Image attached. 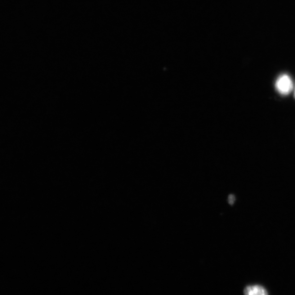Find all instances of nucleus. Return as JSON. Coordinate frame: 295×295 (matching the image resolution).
<instances>
[{"label": "nucleus", "instance_id": "nucleus-1", "mask_svg": "<svg viewBox=\"0 0 295 295\" xmlns=\"http://www.w3.org/2000/svg\"><path fill=\"white\" fill-rule=\"evenodd\" d=\"M275 88L277 92L281 95H288L294 89L293 80L287 74H280L277 79Z\"/></svg>", "mask_w": 295, "mask_h": 295}, {"label": "nucleus", "instance_id": "nucleus-3", "mask_svg": "<svg viewBox=\"0 0 295 295\" xmlns=\"http://www.w3.org/2000/svg\"><path fill=\"white\" fill-rule=\"evenodd\" d=\"M235 198L233 195H230L228 198V201L230 204H233L235 203Z\"/></svg>", "mask_w": 295, "mask_h": 295}, {"label": "nucleus", "instance_id": "nucleus-4", "mask_svg": "<svg viewBox=\"0 0 295 295\" xmlns=\"http://www.w3.org/2000/svg\"><path fill=\"white\" fill-rule=\"evenodd\" d=\"M294 97L295 98V86L294 87Z\"/></svg>", "mask_w": 295, "mask_h": 295}, {"label": "nucleus", "instance_id": "nucleus-2", "mask_svg": "<svg viewBox=\"0 0 295 295\" xmlns=\"http://www.w3.org/2000/svg\"><path fill=\"white\" fill-rule=\"evenodd\" d=\"M244 295H269L267 290L260 285H249L244 290Z\"/></svg>", "mask_w": 295, "mask_h": 295}]
</instances>
